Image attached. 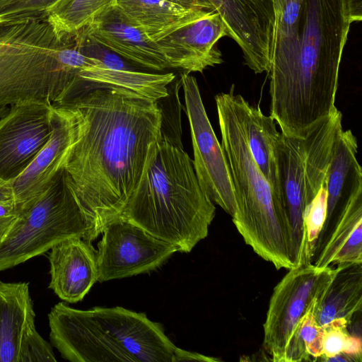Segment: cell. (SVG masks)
Listing matches in <instances>:
<instances>
[{"label": "cell", "mask_w": 362, "mask_h": 362, "mask_svg": "<svg viewBox=\"0 0 362 362\" xmlns=\"http://www.w3.org/2000/svg\"><path fill=\"white\" fill-rule=\"evenodd\" d=\"M52 106L76 115L64 167L88 223L86 240L92 243L119 216L138 184L150 147L162 134L163 112L158 100L124 88L95 89Z\"/></svg>", "instance_id": "obj_1"}, {"label": "cell", "mask_w": 362, "mask_h": 362, "mask_svg": "<svg viewBox=\"0 0 362 362\" xmlns=\"http://www.w3.org/2000/svg\"><path fill=\"white\" fill-rule=\"evenodd\" d=\"M270 115L289 136H303L337 108L341 59L351 23L348 0H273Z\"/></svg>", "instance_id": "obj_2"}, {"label": "cell", "mask_w": 362, "mask_h": 362, "mask_svg": "<svg viewBox=\"0 0 362 362\" xmlns=\"http://www.w3.org/2000/svg\"><path fill=\"white\" fill-rule=\"evenodd\" d=\"M215 214L192 160L181 143L163 132L151 146L141 177L119 217L187 253L207 237Z\"/></svg>", "instance_id": "obj_3"}, {"label": "cell", "mask_w": 362, "mask_h": 362, "mask_svg": "<svg viewBox=\"0 0 362 362\" xmlns=\"http://www.w3.org/2000/svg\"><path fill=\"white\" fill-rule=\"evenodd\" d=\"M48 320L52 345L71 362L189 360L190 351L176 346L163 325L144 313L119 306L79 310L59 302Z\"/></svg>", "instance_id": "obj_4"}, {"label": "cell", "mask_w": 362, "mask_h": 362, "mask_svg": "<svg viewBox=\"0 0 362 362\" xmlns=\"http://www.w3.org/2000/svg\"><path fill=\"white\" fill-rule=\"evenodd\" d=\"M245 98L229 92L215 96L221 146L233 184L236 210L233 222L245 243L276 269L294 267L290 228L281 202L256 165L247 146Z\"/></svg>", "instance_id": "obj_5"}, {"label": "cell", "mask_w": 362, "mask_h": 362, "mask_svg": "<svg viewBox=\"0 0 362 362\" xmlns=\"http://www.w3.org/2000/svg\"><path fill=\"white\" fill-rule=\"evenodd\" d=\"M337 109L302 137L281 132L276 145L279 195L288 222L294 267L310 264L303 214L326 180L337 139L342 132Z\"/></svg>", "instance_id": "obj_6"}, {"label": "cell", "mask_w": 362, "mask_h": 362, "mask_svg": "<svg viewBox=\"0 0 362 362\" xmlns=\"http://www.w3.org/2000/svg\"><path fill=\"white\" fill-rule=\"evenodd\" d=\"M87 218L62 167L49 187L21 210L0 238V272L41 255L69 238L86 239Z\"/></svg>", "instance_id": "obj_7"}, {"label": "cell", "mask_w": 362, "mask_h": 362, "mask_svg": "<svg viewBox=\"0 0 362 362\" xmlns=\"http://www.w3.org/2000/svg\"><path fill=\"white\" fill-rule=\"evenodd\" d=\"M334 273L332 267L303 264L288 269L274 287L263 326V345L272 361L282 362L296 325L320 300Z\"/></svg>", "instance_id": "obj_8"}, {"label": "cell", "mask_w": 362, "mask_h": 362, "mask_svg": "<svg viewBox=\"0 0 362 362\" xmlns=\"http://www.w3.org/2000/svg\"><path fill=\"white\" fill-rule=\"evenodd\" d=\"M98 244L100 283L148 273L164 264L179 248L122 218L107 223Z\"/></svg>", "instance_id": "obj_9"}, {"label": "cell", "mask_w": 362, "mask_h": 362, "mask_svg": "<svg viewBox=\"0 0 362 362\" xmlns=\"http://www.w3.org/2000/svg\"><path fill=\"white\" fill-rule=\"evenodd\" d=\"M180 82L191 131L196 176L211 200L233 217L236 204L226 153L207 117L196 78L183 72Z\"/></svg>", "instance_id": "obj_10"}, {"label": "cell", "mask_w": 362, "mask_h": 362, "mask_svg": "<svg viewBox=\"0 0 362 362\" xmlns=\"http://www.w3.org/2000/svg\"><path fill=\"white\" fill-rule=\"evenodd\" d=\"M52 105L27 102L10 107L0 118V178L9 182L21 175L49 141Z\"/></svg>", "instance_id": "obj_11"}, {"label": "cell", "mask_w": 362, "mask_h": 362, "mask_svg": "<svg viewBox=\"0 0 362 362\" xmlns=\"http://www.w3.org/2000/svg\"><path fill=\"white\" fill-rule=\"evenodd\" d=\"M52 132L44 147L18 177L9 181L13 198L19 209L44 192L59 170L76 135L74 111L68 107L52 106Z\"/></svg>", "instance_id": "obj_12"}, {"label": "cell", "mask_w": 362, "mask_h": 362, "mask_svg": "<svg viewBox=\"0 0 362 362\" xmlns=\"http://www.w3.org/2000/svg\"><path fill=\"white\" fill-rule=\"evenodd\" d=\"M228 36L226 25L220 15L212 11L156 42L170 69L189 74L203 72L223 62L218 40Z\"/></svg>", "instance_id": "obj_13"}, {"label": "cell", "mask_w": 362, "mask_h": 362, "mask_svg": "<svg viewBox=\"0 0 362 362\" xmlns=\"http://www.w3.org/2000/svg\"><path fill=\"white\" fill-rule=\"evenodd\" d=\"M81 31L135 65L158 71L170 69L156 42L134 26L117 6L98 16Z\"/></svg>", "instance_id": "obj_14"}, {"label": "cell", "mask_w": 362, "mask_h": 362, "mask_svg": "<svg viewBox=\"0 0 362 362\" xmlns=\"http://www.w3.org/2000/svg\"><path fill=\"white\" fill-rule=\"evenodd\" d=\"M50 250L49 288L65 302L82 300L98 281L97 250L79 237L66 238Z\"/></svg>", "instance_id": "obj_15"}, {"label": "cell", "mask_w": 362, "mask_h": 362, "mask_svg": "<svg viewBox=\"0 0 362 362\" xmlns=\"http://www.w3.org/2000/svg\"><path fill=\"white\" fill-rule=\"evenodd\" d=\"M357 139L351 129L339 135L326 175V218L315 247H320L334 222L362 194V170Z\"/></svg>", "instance_id": "obj_16"}, {"label": "cell", "mask_w": 362, "mask_h": 362, "mask_svg": "<svg viewBox=\"0 0 362 362\" xmlns=\"http://www.w3.org/2000/svg\"><path fill=\"white\" fill-rule=\"evenodd\" d=\"M116 6L154 42L214 11L182 6L168 0H117Z\"/></svg>", "instance_id": "obj_17"}, {"label": "cell", "mask_w": 362, "mask_h": 362, "mask_svg": "<svg viewBox=\"0 0 362 362\" xmlns=\"http://www.w3.org/2000/svg\"><path fill=\"white\" fill-rule=\"evenodd\" d=\"M35 317L29 284L0 280V362H19L23 337Z\"/></svg>", "instance_id": "obj_18"}, {"label": "cell", "mask_w": 362, "mask_h": 362, "mask_svg": "<svg viewBox=\"0 0 362 362\" xmlns=\"http://www.w3.org/2000/svg\"><path fill=\"white\" fill-rule=\"evenodd\" d=\"M362 307V264H337L333 278L313 309L317 322L323 326L345 320L349 325Z\"/></svg>", "instance_id": "obj_19"}, {"label": "cell", "mask_w": 362, "mask_h": 362, "mask_svg": "<svg viewBox=\"0 0 362 362\" xmlns=\"http://www.w3.org/2000/svg\"><path fill=\"white\" fill-rule=\"evenodd\" d=\"M243 112L250 153L280 199L276 161V145L280 133L276 129V122L271 115H265L259 107L251 105L245 99L243 101Z\"/></svg>", "instance_id": "obj_20"}, {"label": "cell", "mask_w": 362, "mask_h": 362, "mask_svg": "<svg viewBox=\"0 0 362 362\" xmlns=\"http://www.w3.org/2000/svg\"><path fill=\"white\" fill-rule=\"evenodd\" d=\"M117 0H59L46 12L58 37L74 35L115 8Z\"/></svg>", "instance_id": "obj_21"}, {"label": "cell", "mask_w": 362, "mask_h": 362, "mask_svg": "<svg viewBox=\"0 0 362 362\" xmlns=\"http://www.w3.org/2000/svg\"><path fill=\"white\" fill-rule=\"evenodd\" d=\"M315 303L293 329L286 344L282 362L311 361L312 357L316 360L322 356L323 328L315 317Z\"/></svg>", "instance_id": "obj_22"}, {"label": "cell", "mask_w": 362, "mask_h": 362, "mask_svg": "<svg viewBox=\"0 0 362 362\" xmlns=\"http://www.w3.org/2000/svg\"><path fill=\"white\" fill-rule=\"evenodd\" d=\"M349 324L343 319H337L322 326V355L324 361L340 354L354 356L361 361V343L350 335Z\"/></svg>", "instance_id": "obj_23"}, {"label": "cell", "mask_w": 362, "mask_h": 362, "mask_svg": "<svg viewBox=\"0 0 362 362\" xmlns=\"http://www.w3.org/2000/svg\"><path fill=\"white\" fill-rule=\"evenodd\" d=\"M42 99L41 91L33 83L0 66V109Z\"/></svg>", "instance_id": "obj_24"}, {"label": "cell", "mask_w": 362, "mask_h": 362, "mask_svg": "<svg viewBox=\"0 0 362 362\" xmlns=\"http://www.w3.org/2000/svg\"><path fill=\"white\" fill-rule=\"evenodd\" d=\"M327 191L326 180L313 199L307 205L303 214V223L306 233L309 255L311 259L315 242L320 235L326 218Z\"/></svg>", "instance_id": "obj_25"}, {"label": "cell", "mask_w": 362, "mask_h": 362, "mask_svg": "<svg viewBox=\"0 0 362 362\" xmlns=\"http://www.w3.org/2000/svg\"><path fill=\"white\" fill-rule=\"evenodd\" d=\"M71 37L74 46L83 55L95 59L105 67L118 70L135 71L134 68L127 64L122 58L107 48L92 40L81 30Z\"/></svg>", "instance_id": "obj_26"}, {"label": "cell", "mask_w": 362, "mask_h": 362, "mask_svg": "<svg viewBox=\"0 0 362 362\" xmlns=\"http://www.w3.org/2000/svg\"><path fill=\"white\" fill-rule=\"evenodd\" d=\"M59 0H18L0 12V25L27 19L46 18L47 11Z\"/></svg>", "instance_id": "obj_27"}, {"label": "cell", "mask_w": 362, "mask_h": 362, "mask_svg": "<svg viewBox=\"0 0 362 362\" xmlns=\"http://www.w3.org/2000/svg\"><path fill=\"white\" fill-rule=\"evenodd\" d=\"M51 344L37 332L35 325L24 334L19 352V362H55Z\"/></svg>", "instance_id": "obj_28"}, {"label": "cell", "mask_w": 362, "mask_h": 362, "mask_svg": "<svg viewBox=\"0 0 362 362\" xmlns=\"http://www.w3.org/2000/svg\"><path fill=\"white\" fill-rule=\"evenodd\" d=\"M19 213L14 201L0 202V238L16 219Z\"/></svg>", "instance_id": "obj_29"}, {"label": "cell", "mask_w": 362, "mask_h": 362, "mask_svg": "<svg viewBox=\"0 0 362 362\" xmlns=\"http://www.w3.org/2000/svg\"><path fill=\"white\" fill-rule=\"evenodd\" d=\"M182 6L214 11L209 0H168ZM216 12V11H215Z\"/></svg>", "instance_id": "obj_30"}, {"label": "cell", "mask_w": 362, "mask_h": 362, "mask_svg": "<svg viewBox=\"0 0 362 362\" xmlns=\"http://www.w3.org/2000/svg\"><path fill=\"white\" fill-rule=\"evenodd\" d=\"M351 23L360 22L362 18V0H348Z\"/></svg>", "instance_id": "obj_31"}, {"label": "cell", "mask_w": 362, "mask_h": 362, "mask_svg": "<svg viewBox=\"0 0 362 362\" xmlns=\"http://www.w3.org/2000/svg\"><path fill=\"white\" fill-rule=\"evenodd\" d=\"M13 201V192L9 182L0 178V202Z\"/></svg>", "instance_id": "obj_32"}, {"label": "cell", "mask_w": 362, "mask_h": 362, "mask_svg": "<svg viewBox=\"0 0 362 362\" xmlns=\"http://www.w3.org/2000/svg\"><path fill=\"white\" fill-rule=\"evenodd\" d=\"M18 0H0V12Z\"/></svg>", "instance_id": "obj_33"}, {"label": "cell", "mask_w": 362, "mask_h": 362, "mask_svg": "<svg viewBox=\"0 0 362 362\" xmlns=\"http://www.w3.org/2000/svg\"><path fill=\"white\" fill-rule=\"evenodd\" d=\"M10 106H6L0 109V118L5 115L9 110Z\"/></svg>", "instance_id": "obj_34"}]
</instances>
